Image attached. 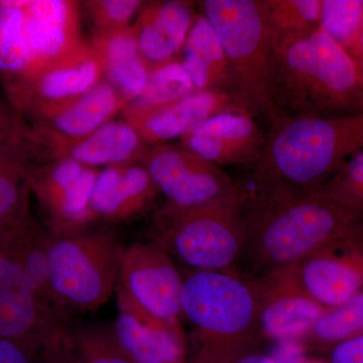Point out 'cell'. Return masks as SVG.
Wrapping results in <instances>:
<instances>
[{
	"mask_svg": "<svg viewBox=\"0 0 363 363\" xmlns=\"http://www.w3.org/2000/svg\"><path fill=\"white\" fill-rule=\"evenodd\" d=\"M248 191L241 259H247L259 278L363 235L362 212L315 191Z\"/></svg>",
	"mask_w": 363,
	"mask_h": 363,
	"instance_id": "6da1fadb",
	"label": "cell"
},
{
	"mask_svg": "<svg viewBox=\"0 0 363 363\" xmlns=\"http://www.w3.org/2000/svg\"><path fill=\"white\" fill-rule=\"evenodd\" d=\"M272 92L278 116L363 111V74L357 62L321 28L274 35Z\"/></svg>",
	"mask_w": 363,
	"mask_h": 363,
	"instance_id": "7a4b0ae2",
	"label": "cell"
},
{
	"mask_svg": "<svg viewBox=\"0 0 363 363\" xmlns=\"http://www.w3.org/2000/svg\"><path fill=\"white\" fill-rule=\"evenodd\" d=\"M253 189L315 191L363 150V111L341 116H279L269 124Z\"/></svg>",
	"mask_w": 363,
	"mask_h": 363,
	"instance_id": "3957f363",
	"label": "cell"
},
{
	"mask_svg": "<svg viewBox=\"0 0 363 363\" xmlns=\"http://www.w3.org/2000/svg\"><path fill=\"white\" fill-rule=\"evenodd\" d=\"M79 1L0 2V72L4 87L82 51Z\"/></svg>",
	"mask_w": 363,
	"mask_h": 363,
	"instance_id": "277c9868",
	"label": "cell"
},
{
	"mask_svg": "<svg viewBox=\"0 0 363 363\" xmlns=\"http://www.w3.org/2000/svg\"><path fill=\"white\" fill-rule=\"evenodd\" d=\"M200 6L225 52L234 96L269 125L278 116L272 92L274 32L262 0H204Z\"/></svg>",
	"mask_w": 363,
	"mask_h": 363,
	"instance_id": "5b68a950",
	"label": "cell"
},
{
	"mask_svg": "<svg viewBox=\"0 0 363 363\" xmlns=\"http://www.w3.org/2000/svg\"><path fill=\"white\" fill-rule=\"evenodd\" d=\"M250 191L198 206L162 205L154 217V240L196 271L234 272L245 241Z\"/></svg>",
	"mask_w": 363,
	"mask_h": 363,
	"instance_id": "8992f818",
	"label": "cell"
},
{
	"mask_svg": "<svg viewBox=\"0 0 363 363\" xmlns=\"http://www.w3.org/2000/svg\"><path fill=\"white\" fill-rule=\"evenodd\" d=\"M184 277L182 317L193 330L194 363H210L219 353L259 333L252 281L236 272L196 271Z\"/></svg>",
	"mask_w": 363,
	"mask_h": 363,
	"instance_id": "52a82bcc",
	"label": "cell"
},
{
	"mask_svg": "<svg viewBox=\"0 0 363 363\" xmlns=\"http://www.w3.org/2000/svg\"><path fill=\"white\" fill-rule=\"evenodd\" d=\"M123 252L116 238L104 231L50 236V285L67 317L72 311H96L107 302L116 288Z\"/></svg>",
	"mask_w": 363,
	"mask_h": 363,
	"instance_id": "ba28073f",
	"label": "cell"
},
{
	"mask_svg": "<svg viewBox=\"0 0 363 363\" xmlns=\"http://www.w3.org/2000/svg\"><path fill=\"white\" fill-rule=\"evenodd\" d=\"M184 277L156 240L123 248L116 284L119 312L155 328L181 324Z\"/></svg>",
	"mask_w": 363,
	"mask_h": 363,
	"instance_id": "9c48e42d",
	"label": "cell"
},
{
	"mask_svg": "<svg viewBox=\"0 0 363 363\" xmlns=\"http://www.w3.org/2000/svg\"><path fill=\"white\" fill-rule=\"evenodd\" d=\"M160 194L164 206L190 208L205 203L233 197L245 192L221 167L216 166L195 152L178 145L150 147L140 162Z\"/></svg>",
	"mask_w": 363,
	"mask_h": 363,
	"instance_id": "30bf717a",
	"label": "cell"
},
{
	"mask_svg": "<svg viewBox=\"0 0 363 363\" xmlns=\"http://www.w3.org/2000/svg\"><path fill=\"white\" fill-rule=\"evenodd\" d=\"M99 173L70 157L33 167L30 191L44 212L50 236L83 233L97 221L91 198Z\"/></svg>",
	"mask_w": 363,
	"mask_h": 363,
	"instance_id": "8fae6325",
	"label": "cell"
},
{
	"mask_svg": "<svg viewBox=\"0 0 363 363\" xmlns=\"http://www.w3.org/2000/svg\"><path fill=\"white\" fill-rule=\"evenodd\" d=\"M126 105L104 78L89 92L28 123L39 164L65 157L69 150L113 121Z\"/></svg>",
	"mask_w": 363,
	"mask_h": 363,
	"instance_id": "7c38bea8",
	"label": "cell"
},
{
	"mask_svg": "<svg viewBox=\"0 0 363 363\" xmlns=\"http://www.w3.org/2000/svg\"><path fill=\"white\" fill-rule=\"evenodd\" d=\"M104 78V67L92 45L58 65L6 86L9 104L32 123L82 96Z\"/></svg>",
	"mask_w": 363,
	"mask_h": 363,
	"instance_id": "4fadbf2b",
	"label": "cell"
},
{
	"mask_svg": "<svg viewBox=\"0 0 363 363\" xmlns=\"http://www.w3.org/2000/svg\"><path fill=\"white\" fill-rule=\"evenodd\" d=\"M64 323L43 304L16 260L0 243V338L38 357L52 334L65 328Z\"/></svg>",
	"mask_w": 363,
	"mask_h": 363,
	"instance_id": "5bb4252c",
	"label": "cell"
},
{
	"mask_svg": "<svg viewBox=\"0 0 363 363\" xmlns=\"http://www.w3.org/2000/svg\"><path fill=\"white\" fill-rule=\"evenodd\" d=\"M362 238L323 248L289 267L303 291L323 309L338 307L363 292Z\"/></svg>",
	"mask_w": 363,
	"mask_h": 363,
	"instance_id": "9a60e30c",
	"label": "cell"
},
{
	"mask_svg": "<svg viewBox=\"0 0 363 363\" xmlns=\"http://www.w3.org/2000/svg\"><path fill=\"white\" fill-rule=\"evenodd\" d=\"M228 111L250 112L230 93L195 91L159 106L138 108L126 105L121 114L143 142L157 147L177 138L181 140L205 119Z\"/></svg>",
	"mask_w": 363,
	"mask_h": 363,
	"instance_id": "2e32d148",
	"label": "cell"
},
{
	"mask_svg": "<svg viewBox=\"0 0 363 363\" xmlns=\"http://www.w3.org/2000/svg\"><path fill=\"white\" fill-rule=\"evenodd\" d=\"M257 300L259 333L277 341L307 336L325 309L307 295L290 267L252 281Z\"/></svg>",
	"mask_w": 363,
	"mask_h": 363,
	"instance_id": "e0dca14e",
	"label": "cell"
},
{
	"mask_svg": "<svg viewBox=\"0 0 363 363\" xmlns=\"http://www.w3.org/2000/svg\"><path fill=\"white\" fill-rule=\"evenodd\" d=\"M266 142L257 118L247 111L222 112L183 136L180 145L218 167L255 164Z\"/></svg>",
	"mask_w": 363,
	"mask_h": 363,
	"instance_id": "ac0fdd59",
	"label": "cell"
},
{
	"mask_svg": "<svg viewBox=\"0 0 363 363\" xmlns=\"http://www.w3.org/2000/svg\"><path fill=\"white\" fill-rule=\"evenodd\" d=\"M196 16L191 1L145 4L133 26L138 51L150 70L180 57Z\"/></svg>",
	"mask_w": 363,
	"mask_h": 363,
	"instance_id": "d6986e66",
	"label": "cell"
},
{
	"mask_svg": "<svg viewBox=\"0 0 363 363\" xmlns=\"http://www.w3.org/2000/svg\"><path fill=\"white\" fill-rule=\"evenodd\" d=\"M160 195L142 164L104 168L93 189L91 207L97 220L121 223L145 213Z\"/></svg>",
	"mask_w": 363,
	"mask_h": 363,
	"instance_id": "ffe728a7",
	"label": "cell"
},
{
	"mask_svg": "<svg viewBox=\"0 0 363 363\" xmlns=\"http://www.w3.org/2000/svg\"><path fill=\"white\" fill-rule=\"evenodd\" d=\"M91 45L101 61L105 80L126 104L138 99L147 85L150 67L138 51L133 26L116 33H94Z\"/></svg>",
	"mask_w": 363,
	"mask_h": 363,
	"instance_id": "44dd1931",
	"label": "cell"
},
{
	"mask_svg": "<svg viewBox=\"0 0 363 363\" xmlns=\"http://www.w3.org/2000/svg\"><path fill=\"white\" fill-rule=\"evenodd\" d=\"M179 59L195 91L233 94L225 52L213 26L202 13L196 16Z\"/></svg>",
	"mask_w": 363,
	"mask_h": 363,
	"instance_id": "7402d4cb",
	"label": "cell"
},
{
	"mask_svg": "<svg viewBox=\"0 0 363 363\" xmlns=\"http://www.w3.org/2000/svg\"><path fill=\"white\" fill-rule=\"evenodd\" d=\"M37 164L30 135L0 152V230L11 233L30 216V173Z\"/></svg>",
	"mask_w": 363,
	"mask_h": 363,
	"instance_id": "603a6c76",
	"label": "cell"
},
{
	"mask_svg": "<svg viewBox=\"0 0 363 363\" xmlns=\"http://www.w3.org/2000/svg\"><path fill=\"white\" fill-rule=\"evenodd\" d=\"M112 332L118 345L135 363H185L186 338L182 325L155 328L119 312Z\"/></svg>",
	"mask_w": 363,
	"mask_h": 363,
	"instance_id": "cb8c5ba5",
	"label": "cell"
},
{
	"mask_svg": "<svg viewBox=\"0 0 363 363\" xmlns=\"http://www.w3.org/2000/svg\"><path fill=\"white\" fill-rule=\"evenodd\" d=\"M150 149L138 131L125 121H111L98 128L65 157L88 168L140 164Z\"/></svg>",
	"mask_w": 363,
	"mask_h": 363,
	"instance_id": "d4e9b609",
	"label": "cell"
},
{
	"mask_svg": "<svg viewBox=\"0 0 363 363\" xmlns=\"http://www.w3.org/2000/svg\"><path fill=\"white\" fill-rule=\"evenodd\" d=\"M49 238L48 231L43 230L30 215L7 234L1 243L16 260L28 285L43 304L66 321L65 313L57 304L50 285Z\"/></svg>",
	"mask_w": 363,
	"mask_h": 363,
	"instance_id": "484cf974",
	"label": "cell"
},
{
	"mask_svg": "<svg viewBox=\"0 0 363 363\" xmlns=\"http://www.w3.org/2000/svg\"><path fill=\"white\" fill-rule=\"evenodd\" d=\"M363 334V292L347 302L325 310L306 337L332 347Z\"/></svg>",
	"mask_w": 363,
	"mask_h": 363,
	"instance_id": "4316f807",
	"label": "cell"
},
{
	"mask_svg": "<svg viewBox=\"0 0 363 363\" xmlns=\"http://www.w3.org/2000/svg\"><path fill=\"white\" fill-rule=\"evenodd\" d=\"M195 92L180 59L150 69L145 90L138 99L128 104L138 108L169 104Z\"/></svg>",
	"mask_w": 363,
	"mask_h": 363,
	"instance_id": "83f0119b",
	"label": "cell"
},
{
	"mask_svg": "<svg viewBox=\"0 0 363 363\" xmlns=\"http://www.w3.org/2000/svg\"><path fill=\"white\" fill-rule=\"evenodd\" d=\"M276 35H294L320 28L321 0H262Z\"/></svg>",
	"mask_w": 363,
	"mask_h": 363,
	"instance_id": "f1b7e54d",
	"label": "cell"
},
{
	"mask_svg": "<svg viewBox=\"0 0 363 363\" xmlns=\"http://www.w3.org/2000/svg\"><path fill=\"white\" fill-rule=\"evenodd\" d=\"M320 28L350 52L363 30V0H321Z\"/></svg>",
	"mask_w": 363,
	"mask_h": 363,
	"instance_id": "f546056e",
	"label": "cell"
},
{
	"mask_svg": "<svg viewBox=\"0 0 363 363\" xmlns=\"http://www.w3.org/2000/svg\"><path fill=\"white\" fill-rule=\"evenodd\" d=\"M68 331L79 363H135L118 345L112 329L82 327Z\"/></svg>",
	"mask_w": 363,
	"mask_h": 363,
	"instance_id": "4dcf8cb0",
	"label": "cell"
},
{
	"mask_svg": "<svg viewBox=\"0 0 363 363\" xmlns=\"http://www.w3.org/2000/svg\"><path fill=\"white\" fill-rule=\"evenodd\" d=\"M95 28L94 33H111L130 28L147 2L140 0H88L81 1Z\"/></svg>",
	"mask_w": 363,
	"mask_h": 363,
	"instance_id": "1f68e13d",
	"label": "cell"
},
{
	"mask_svg": "<svg viewBox=\"0 0 363 363\" xmlns=\"http://www.w3.org/2000/svg\"><path fill=\"white\" fill-rule=\"evenodd\" d=\"M315 192L363 213V150L351 157L331 180Z\"/></svg>",
	"mask_w": 363,
	"mask_h": 363,
	"instance_id": "d6a6232c",
	"label": "cell"
},
{
	"mask_svg": "<svg viewBox=\"0 0 363 363\" xmlns=\"http://www.w3.org/2000/svg\"><path fill=\"white\" fill-rule=\"evenodd\" d=\"M30 135V128L26 119L11 104L0 101V152Z\"/></svg>",
	"mask_w": 363,
	"mask_h": 363,
	"instance_id": "836d02e7",
	"label": "cell"
},
{
	"mask_svg": "<svg viewBox=\"0 0 363 363\" xmlns=\"http://www.w3.org/2000/svg\"><path fill=\"white\" fill-rule=\"evenodd\" d=\"M38 363H79L66 327L52 334L45 344L38 355Z\"/></svg>",
	"mask_w": 363,
	"mask_h": 363,
	"instance_id": "e575fe53",
	"label": "cell"
},
{
	"mask_svg": "<svg viewBox=\"0 0 363 363\" xmlns=\"http://www.w3.org/2000/svg\"><path fill=\"white\" fill-rule=\"evenodd\" d=\"M331 363H363V334L334 346Z\"/></svg>",
	"mask_w": 363,
	"mask_h": 363,
	"instance_id": "d590c367",
	"label": "cell"
},
{
	"mask_svg": "<svg viewBox=\"0 0 363 363\" xmlns=\"http://www.w3.org/2000/svg\"><path fill=\"white\" fill-rule=\"evenodd\" d=\"M0 363H38V357L18 344L0 338Z\"/></svg>",
	"mask_w": 363,
	"mask_h": 363,
	"instance_id": "8d00e7d4",
	"label": "cell"
},
{
	"mask_svg": "<svg viewBox=\"0 0 363 363\" xmlns=\"http://www.w3.org/2000/svg\"><path fill=\"white\" fill-rule=\"evenodd\" d=\"M350 54L357 62L358 66H359L363 74V30L359 38H358L357 42L355 43L354 47L351 50Z\"/></svg>",
	"mask_w": 363,
	"mask_h": 363,
	"instance_id": "74e56055",
	"label": "cell"
},
{
	"mask_svg": "<svg viewBox=\"0 0 363 363\" xmlns=\"http://www.w3.org/2000/svg\"><path fill=\"white\" fill-rule=\"evenodd\" d=\"M235 363H277L271 358L264 357V355L250 354L240 358Z\"/></svg>",
	"mask_w": 363,
	"mask_h": 363,
	"instance_id": "f35d334b",
	"label": "cell"
},
{
	"mask_svg": "<svg viewBox=\"0 0 363 363\" xmlns=\"http://www.w3.org/2000/svg\"><path fill=\"white\" fill-rule=\"evenodd\" d=\"M9 233H4V231L0 230V243H1V241L4 240V238H6V236Z\"/></svg>",
	"mask_w": 363,
	"mask_h": 363,
	"instance_id": "ab89813d",
	"label": "cell"
},
{
	"mask_svg": "<svg viewBox=\"0 0 363 363\" xmlns=\"http://www.w3.org/2000/svg\"><path fill=\"white\" fill-rule=\"evenodd\" d=\"M362 242H363V236H362Z\"/></svg>",
	"mask_w": 363,
	"mask_h": 363,
	"instance_id": "60d3db41",
	"label": "cell"
}]
</instances>
